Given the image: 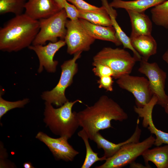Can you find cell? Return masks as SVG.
Segmentation results:
<instances>
[{
	"label": "cell",
	"instance_id": "obj_1",
	"mask_svg": "<svg viewBox=\"0 0 168 168\" xmlns=\"http://www.w3.org/2000/svg\"><path fill=\"white\" fill-rule=\"evenodd\" d=\"M77 116L80 126L91 140L99 131L113 128L111 120L122 122L128 118L119 105L106 95L101 96L93 105L77 112Z\"/></svg>",
	"mask_w": 168,
	"mask_h": 168
},
{
	"label": "cell",
	"instance_id": "obj_2",
	"mask_svg": "<svg viewBox=\"0 0 168 168\" xmlns=\"http://www.w3.org/2000/svg\"><path fill=\"white\" fill-rule=\"evenodd\" d=\"M40 30L39 20L25 13L16 15L0 29V49L17 52L30 45Z\"/></svg>",
	"mask_w": 168,
	"mask_h": 168
},
{
	"label": "cell",
	"instance_id": "obj_3",
	"mask_svg": "<svg viewBox=\"0 0 168 168\" xmlns=\"http://www.w3.org/2000/svg\"><path fill=\"white\" fill-rule=\"evenodd\" d=\"M78 102L82 103L78 99L73 101L68 100L59 108H55L51 104L45 101L44 121L54 134L68 139L74 135L80 125L77 112H72V109Z\"/></svg>",
	"mask_w": 168,
	"mask_h": 168
},
{
	"label": "cell",
	"instance_id": "obj_4",
	"mask_svg": "<svg viewBox=\"0 0 168 168\" xmlns=\"http://www.w3.org/2000/svg\"><path fill=\"white\" fill-rule=\"evenodd\" d=\"M137 60L124 49L106 47L97 53L93 58L92 64L105 65L113 71V78L118 79L122 76L130 74Z\"/></svg>",
	"mask_w": 168,
	"mask_h": 168
},
{
	"label": "cell",
	"instance_id": "obj_5",
	"mask_svg": "<svg viewBox=\"0 0 168 168\" xmlns=\"http://www.w3.org/2000/svg\"><path fill=\"white\" fill-rule=\"evenodd\" d=\"M82 52L75 54L72 58L62 64L61 76L58 84L51 91L42 93L41 97L43 100L59 107L68 100L65 95V90L72 84L73 78L78 71L76 61L81 57Z\"/></svg>",
	"mask_w": 168,
	"mask_h": 168
},
{
	"label": "cell",
	"instance_id": "obj_6",
	"mask_svg": "<svg viewBox=\"0 0 168 168\" xmlns=\"http://www.w3.org/2000/svg\"><path fill=\"white\" fill-rule=\"evenodd\" d=\"M67 17L64 8L47 18L39 20L40 30L32 45H44L47 41L55 42L58 38L64 39Z\"/></svg>",
	"mask_w": 168,
	"mask_h": 168
},
{
	"label": "cell",
	"instance_id": "obj_7",
	"mask_svg": "<svg viewBox=\"0 0 168 168\" xmlns=\"http://www.w3.org/2000/svg\"><path fill=\"white\" fill-rule=\"evenodd\" d=\"M155 138L151 135L141 142H132L123 145L102 165L96 168H121L129 164L154 145Z\"/></svg>",
	"mask_w": 168,
	"mask_h": 168
},
{
	"label": "cell",
	"instance_id": "obj_8",
	"mask_svg": "<svg viewBox=\"0 0 168 168\" xmlns=\"http://www.w3.org/2000/svg\"><path fill=\"white\" fill-rule=\"evenodd\" d=\"M138 71L147 77L153 94L157 98V104L164 108L168 102V96L165 91L166 73L157 63H150L142 59Z\"/></svg>",
	"mask_w": 168,
	"mask_h": 168
},
{
	"label": "cell",
	"instance_id": "obj_9",
	"mask_svg": "<svg viewBox=\"0 0 168 168\" xmlns=\"http://www.w3.org/2000/svg\"><path fill=\"white\" fill-rule=\"evenodd\" d=\"M64 41L67 53L74 54L80 52L88 51L95 39L90 36L80 24L79 19L76 21L67 20Z\"/></svg>",
	"mask_w": 168,
	"mask_h": 168
},
{
	"label": "cell",
	"instance_id": "obj_10",
	"mask_svg": "<svg viewBox=\"0 0 168 168\" xmlns=\"http://www.w3.org/2000/svg\"><path fill=\"white\" fill-rule=\"evenodd\" d=\"M116 82L120 88L132 94L137 107H143L153 96L148 80L144 77L126 74L117 79Z\"/></svg>",
	"mask_w": 168,
	"mask_h": 168
},
{
	"label": "cell",
	"instance_id": "obj_11",
	"mask_svg": "<svg viewBox=\"0 0 168 168\" xmlns=\"http://www.w3.org/2000/svg\"><path fill=\"white\" fill-rule=\"evenodd\" d=\"M35 137L47 146L56 160L72 161L79 154V152L68 143V141L69 139L66 137L53 138L40 132Z\"/></svg>",
	"mask_w": 168,
	"mask_h": 168
},
{
	"label": "cell",
	"instance_id": "obj_12",
	"mask_svg": "<svg viewBox=\"0 0 168 168\" xmlns=\"http://www.w3.org/2000/svg\"><path fill=\"white\" fill-rule=\"evenodd\" d=\"M66 44L64 40H61L55 42H50L44 46L32 45L28 47L35 52L38 58L40 64L38 72H42L44 68L49 72L53 73L56 71L58 62L54 60V56Z\"/></svg>",
	"mask_w": 168,
	"mask_h": 168
},
{
	"label": "cell",
	"instance_id": "obj_13",
	"mask_svg": "<svg viewBox=\"0 0 168 168\" xmlns=\"http://www.w3.org/2000/svg\"><path fill=\"white\" fill-rule=\"evenodd\" d=\"M158 99L153 95L150 101L142 107L134 106V111L140 117L143 119L142 125L144 128H147L150 133L156 137L154 145L159 146L163 144H168V133L157 129L153 123L152 113L154 106L157 104Z\"/></svg>",
	"mask_w": 168,
	"mask_h": 168
},
{
	"label": "cell",
	"instance_id": "obj_14",
	"mask_svg": "<svg viewBox=\"0 0 168 168\" xmlns=\"http://www.w3.org/2000/svg\"><path fill=\"white\" fill-rule=\"evenodd\" d=\"M62 9L54 0H28L25 5V13L39 20L48 18Z\"/></svg>",
	"mask_w": 168,
	"mask_h": 168
},
{
	"label": "cell",
	"instance_id": "obj_15",
	"mask_svg": "<svg viewBox=\"0 0 168 168\" xmlns=\"http://www.w3.org/2000/svg\"><path fill=\"white\" fill-rule=\"evenodd\" d=\"M139 120L138 119L135 130L132 135L125 141L118 144H115L105 138L99 132L94 136L92 140L96 143L98 148H102L104 151L103 156L106 160L115 154L124 145L132 142H139L142 130L139 126Z\"/></svg>",
	"mask_w": 168,
	"mask_h": 168
},
{
	"label": "cell",
	"instance_id": "obj_16",
	"mask_svg": "<svg viewBox=\"0 0 168 168\" xmlns=\"http://www.w3.org/2000/svg\"><path fill=\"white\" fill-rule=\"evenodd\" d=\"M79 21L84 29L94 39L110 41L117 46L122 44L113 26L97 25L80 18L79 19Z\"/></svg>",
	"mask_w": 168,
	"mask_h": 168
},
{
	"label": "cell",
	"instance_id": "obj_17",
	"mask_svg": "<svg viewBox=\"0 0 168 168\" xmlns=\"http://www.w3.org/2000/svg\"><path fill=\"white\" fill-rule=\"evenodd\" d=\"M131 45L141 56L142 59L148 61L157 52V44L151 35H130Z\"/></svg>",
	"mask_w": 168,
	"mask_h": 168
},
{
	"label": "cell",
	"instance_id": "obj_18",
	"mask_svg": "<svg viewBox=\"0 0 168 168\" xmlns=\"http://www.w3.org/2000/svg\"><path fill=\"white\" fill-rule=\"evenodd\" d=\"M130 20L132 30L130 35H151L152 25L149 17L144 12L126 10Z\"/></svg>",
	"mask_w": 168,
	"mask_h": 168
},
{
	"label": "cell",
	"instance_id": "obj_19",
	"mask_svg": "<svg viewBox=\"0 0 168 168\" xmlns=\"http://www.w3.org/2000/svg\"><path fill=\"white\" fill-rule=\"evenodd\" d=\"M145 166L151 168L149 161L153 162L157 168H168V144L157 146L146 150L142 155Z\"/></svg>",
	"mask_w": 168,
	"mask_h": 168
},
{
	"label": "cell",
	"instance_id": "obj_20",
	"mask_svg": "<svg viewBox=\"0 0 168 168\" xmlns=\"http://www.w3.org/2000/svg\"><path fill=\"white\" fill-rule=\"evenodd\" d=\"M103 6L106 9L111 19L112 26L114 29L119 39L123 45L124 49L127 48L131 50L133 56L137 61L140 62L142 58L138 53L133 48L131 45L130 37H128L122 30L116 20L117 13L116 11L110 7L107 0H101Z\"/></svg>",
	"mask_w": 168,
	"mask_h": 168
},
{
	"label": "cell",
	"instance_id": "obj_21",
	"mask_svg": "<svg viewBox=\"0 0 168 168\" xmlns=\"http://www.w3.org/2000/svg\"><path fill=\"white\" fill-rule=\"evenodd\" d=\"M166 0H134L124 1L113 0L110 6L116 8H121L139 12H145L148 8L154 7Z\"/></svg>",
	"mask_w": 168,
	"mask_h": 168
},
{
	"label": "cell",
	"instance_id": "obj_22",
	"mask_svg": "<svg viewBox=\"0 0 168 168\" xmlns=\"http://www.w3.org/2000/svg\"><path fill=\"white\" fill-rule=\"evenodd\" d=\"M150 12L155 25L168 29V0L153 7Z\"/></svg>",
	"mask_w": 168,
	"mask_h": 168
},
{
	"label": "cell",
	"instance_id": "obj_23",
	"mask_svg": "<svg viewBox=\"0 0 168 168\" xmlns=\"http://www.w3.org/2000/svg\"><path fill=\"white\" fill-rule=\"evenodd\" d=\"M77 135L83 141L86 149L85 158L81 168H90L96 162L106 160L103 156L99 157L98 153L93 151L89 142L88 136L84 130L82 129L80 131Z\"/></svg>",
	"mask_w": 168,
	"mask_h": 168
},
{
	"label": "cell",
	"instance_id": "obj_24",
	"mask_svg": "<svg viewBox=\"0 0 168 168\" xmlns=\"http://www.w3.org/2000/svg\"><path fill=\"white\" fill-rule=\"evenodd\" d=\"M79 18L85 20L97 25L112 26L111 19L108 13L87 12L79 10Z\"/></svg>",
	"mask_w": 168,
	"mask_h": 168
},
{
	"label": "cell",
	"instance_id": "obj_25",
	"mask_svg": "<svg viewBox=\"0 0 168 168\" xmlns=\"http://www.w3.org/2000/svg\"><path fill=\"white\" fill-rule=\"evenodd\" d=\"M25 0H0V14L12 13L16 15L22 14Z\"/></svg>",
	"mask_w": 168,
	"mask_h": 168
},
{
	"label": "cell",
	"instance_id": "obj_26",
	"mask_svg": "<svg viewBox=\"0 0 168 168\" xmlns=\"http://www.w3.org/2000/svg\"><path fill=\"white\" fill-rule=\"evenodd\" d=\"M29 101L28 98H25L22 100L12 102L3 99L0 96V119L8 111L16 108L23 107Z\"/></svg>",
	"mask_w": 168,
	"mask_h": 168
},
{
	"label": "cell",
	"instance_id": "obj_27",
	"mask_svg": "<svg viewBox=\"0 0 168 168\" xmlns=\"http://www.w3.org/2000/svg\"><path fill=\"white\" fill-rule=\"evenodd\" d=\"M74 5L79 10L87 12L107 13L105 7L103 6L98 7L91 5L83 0H67Z\"/></svg>",
	"mask_w": 168,
	"mask_h": 168
},
{
	"label": "cell",
	"instance_id": "obj_28",
	"mask_svg": "<svg viewBox=\"0 0 168 168\" xmlns=\"http://www.w3.org/2000/svg\"><path fill=\"white\" fill-rule=\"evenodd\" d=\"M92 65L94 67L92 69V71L96 76L99 77L106 76H111L113 77L114 72L109 67L99 63L95 64Z\"/></svg>",
	"mask_w": 168,
	"mask_h": 168
},
{
	"label": "cell",
	"instance_id": "obj_29",
	"mask_svg": "<svg viewBox=\"0 0 168 168\" xmlns=\"http://www.w3.org/2000/svg\"><path fill=\"white\" fill-rule=\"evenodd\" d=\"M63 8L66 11L67 18L70 20L76 21L78 20L79 10L74 5L69 3L65 0L64 2Z\"/></svg>",
	"mask_w": 168,
	"mask_h": 168
},
{
	"label": "cell",
	"instance_id": "obj_30",
	"mask_svg": "<svg viewBox=\"0 0 168 168\" xmlns=\"http://www.w3.org/2000/svg\"><path fill=\"white\" fill-rule=\"evenodd\" d=\"M113 78L111 76H103L99 77V79L97 81L98 87L99 88H103L107 91H112L114 82Z\"/></svg>",
	"mask_w": 168,
	"mask_h": 168
},
{
	"label": "cell",
	"instance_id": "obj_31",
	"mask_svg": "<svg viewBox=\"0 0 168 168\" xmlns=\"http://www.w3.org/2000/svg\"><path fill=\"white\" fill-rule=\"evenodd\" d=\"M129 167L131 168H148L146 166H144L142 164L135 162L134 161L129 164Z\"/></svg>",
	"mask_w": 168,
	"mask_h": 168
},
{
	"label": "cell",
	"instance_id": "obj_32",
	"mask_svg": "<svg viewBox=\"0 0 168 168\" xmlns=\"http://www.w3.org/2000/svg\"><path fill=\"white\" fill-rule=\"evenodd\" d=\"M162 58L168 64V49L163 54Z\"/></svg>",
	"mask_w": 168,
	"mask_h": 168
},
{
	"label": "cell",
	"instance_id": "obj_33",
	"mask_svg": "<svg viewBox=\"0 0 168 168\" xmlns=\"http://www.w3.org/2000/svg\"><path fill=\"white\" fill-rule=\"evenodd\" d=\"M58 6L61 8H63V3L65 0H54Z\"/></svg>",
	"mask_w": 168,
	"mask_h": 168
},
{
	"label": "cell",
	"instance_id": "obj_34",
	"mask_svg": "<svg viewBox=\"0 0 168 168\" xmlns=\"http://www.w3.org/2000/svg\"><path fill=\"white\" fill-rule=\"evenodd\" d=\"M24 168H34L32 165V164L30 162H25L23 165Z\"/></svg>",
	"mask_w": 168,
	"mask_h": 168
},
{
	"label": "cell",
	"instance_id": "obj_35",
	"mask_svg": "<svg viewBox=\"0 0 168 168\" xmlns=\"http://www.w3.org/2000/svg\"><path fill=\"white\" fill-rule=\"evenodd\" d=\"M165 112L168 114V102L165 106L164 107Z\"/></svg>",
	"mask_w": 168,
	"mask_h": 168
},
{
	"label": "cell",
	"instance_id": "obj_36",
	"mask_svg": "<svg viewBox=\"0 0 168 168\" xmlns=\"http://www.w3.org/2000/svg\"><path fill=\"white\" fill-rule=\"evenodd\" d=\"M25 0L26 1V0Z\"/></svg>",
	"mask_w": 168,
	"mask_h": 168
}]
</instances>
